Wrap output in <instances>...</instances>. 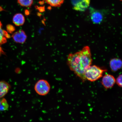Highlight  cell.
<instances>
[{
	"label": "cell",
	"mask_w": 122,
	"mask_h": 122,
	"mask_svg": "<svg viewBox=\"0 0 122 122\" xmlns=\"http://www.w3.org/2000/svg\"><path fill=\"white\" fill-rule=\"evenodd\" d=\"M107 71L95 65L90 66L85 72V78L90 81H95L102 77L104 72Z\"/></svg>",
	"instance_id": "7a4b0ae2"
},
{
	"label": "cell",
	"mask_w": 122,
	"mask_h": 122,
	"mask_svg": "<svg viewBox=\"0 0 122 122\" xmlns=\"http://www.w3.org/2000/svg\"><path fill=\"white\" fill-rule=\"evenodd\" d=\"M9 106L8 103L5 99H0V111L7 110L9 109Z\"/></svg>",
	"instance_id": "4fadbf2b"
},
{
	"label": "cell",
	"mask_w": 122,
	"mask_h": 122,
	"mask_svg": "<svg viewBox=\"0 0 122 122\" xmlns=\"http://www.w3.org/2000/svg\"><path fill=\"white\" fill-rule=\"evenodd\" d=\"M10 88V85L7 82L0 81V99L3 98L8 93Z\"/></svg>",
	"instance_id": "ba28073f"
},
{
	"label": "cell",
	"mask_w": 122,
	"mask_h": 122,
	"mask_svg": "<svg viewBox=\"0 0 122 122\" xmlns=\"http://www.w3.org/2000/svg\"><path fill=\"white\" fill-rule=\"evenodd\" d=\"M116 82L115 78L109 74H106L104 76L102 81V84L106 89L112 87Z\"/></svg>",
	"instance_id": "5b68a950"
},
{
	"label": "cell",
	"mask_w": 122,
	"mask_h": 122,
	"mask_svg": "<svg viewBox=\"0 0 122 122\" xmlns=\"http://www.w3.org/2000/svg\"><path fill=\"white\" fill-rule=\"evenodd\" d=\"M7 31L10 33H11L15 30V27L13 25H8L7 26Z\"/></svg>",
	"instance_id": "2e32d148"
},
{
	"label": "cell",
	"mask_w": 122,
	"mask_h": 122,
	"mask_svg": "<svg viewBox=\"0 0 122 122\" xmlns=\"http://www.w3.org/2000/svg\"><path fill=\"white\" fill-rule=\"evenodd\" d=\"M14 41L16 43L23 44L26 41L27 36L23 30H21L15 32L12 36Z\"/></svg>",
	"instance_id": "8992f818"
},
{
	"label": "cell",
	"mask_w": 122,
	"mask_h": 122,
	"mask_svg": "<svg viewBox=\"0 0 122 122\" xmlns=\"http://www.w3.org/2000/svg\"><path fill=\"white\" fill-rule=\"evenodd\" d=\"M13 23L17 26L22 25L25 22V17L21 13H17L14 15L13 18Z\"/></svg>",
	"instance_id": "30bf717a"
},
{
	"label": "cell",
	"mask_w": 122,
	"mask_h": 122,
	"mask_svg": "<svg viewBox=\"0 0 122 122\" xmlns=\"http://www.w3.org/2000/svg\"><path fill=\"white\" fill-rule=\"evenodd\" d=\"M34 89L36 92L39 95L45 96L49 92L50 89V85L46 80H40L35 84Z\"/></svg>",
	"instance_id": "3957f363"
},
{
	"label": "cell",
	"mask_w": 122,
	"mask_h": 122,
	"mask_svg": "<svg viewBox=\"0 0 122 122\" xmlns=\"http://www.w3.org/2000/svg\"><path fill=\"white\" fill-rule=\"evenodd\" d=\"M18 2L22 6L30 7L33 3V0H17Z\"/></svg>",
	"instance_id": "5bb4252c"
},
{
	"label": "cell",
	"mask_w": 122,
	"mask_h": 122,
	"mask_svg": "<svg viewBox=\"0 0 122 122\" xmlns=\"http://www.w3.org/2000/svg\"><path fill=\"white\" fill-rule=\"evenodd\" d=\"M2 25V24L0 21V55L4 53L1 46L6 43L7 42V39L10 38V35L7 32L3 29Z\"/></svg>",
	"instance_id": "52a82bcc"
},
{
	"label": "cell",
	"mask_w": 122,
	"mask_h": 122,
	"mask_svg": "<svg viewBox=\"0 0 122 122\" xmlns=\"http://www.w3.org/2000/svg\"><path fill=\"white\" fill-rule=\"evenodd\" d=\"M116 82L118 86L122 87V75H119L118 77L117 78L116 80Z\"/></svg>",
	"instance_id": "9a60e30c"
},
{
	"label": "cell",
	"mask_w": 122,
	"mask_h": 122,
	"mask_svg": "<svg viewBox=\"0 0 122 122\" xmlns=\"http://www.w3.org/2000/svg\"><path fill=\"white\" fill-rule=\"evenodd\" d=\"M90 49L89 46L83 47L81 51L70 53L67 59L68 65L71 71L83 82L86 80L85 73L92 62Z\"/></svg>",
	"instance_id": "6da1fadb"
},
{
	"label": "cell",
	"mask_w": 122,
	"mask_h": 122,
	"mask_svg": "<svg viewBox=\"0 0 122 122\" xmlns=\"http://www.w3.org/2000/svg\"><path fill=\"white\" fill-rule=\"evenodd\" d=\"M47 4L51 6L59 7L63 3L64 0H44Z\"/></svg>",
	"instance_id": "7c38bea8"
},
{
	"label": "cell",
	"mask_w": 122,
	"mask_h": 122,
	"mask_svg": "<svg viewBox=\"0 0 122 122\" xmlns=\"http://www.w3.org/2000/svg\"><path fill=\"white\" fill-rule=\"evenodd\" d=\"M109 64L111 70L113 71H117L122 68V61L120 59L116 58L111 59Z\"/></svg>",
	"instance_id": "9c48e42d"
},
{
	"label": "cell",
	"mask_w": 122,
	"mask_h": 122,
	"mask_svg": "<svg viewBox=\"0 0 122 122\" xmlns=\"http://www.w3.org/2000/svg\"><path fill=\"white\" fill-rule=\"evenodd\" d=\"M103 16L100 12L95 11L92 13L91 15V19L93 22L96 24H100L103 19Z\"/></svg>",
	"instance_id": "8fae6325"
},
{
	"label": "cell",
	"mask_w": 122,
	"mask_h": 122,
	"mask_svg": "<svg viewBox=\"0 0 122 122\" xmlns=\"http://www.w3.org/2000/svg\"><path fill=\"white\" fill-rule=\"evenodd\" d=\"M72 2L75 10L83 11L89 6L90 0H72Z\"/></svg>",
	"instance_id": "277c9868"
}]
</instances>
